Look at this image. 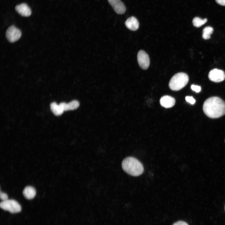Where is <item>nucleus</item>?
Returning <instances> with one entry per match:
<instances>
[{
	"label": "nucleus",
	"instance_id": "nucleus-1",
	"mask_svg": "<svg viewBox=\"0 0 225 225\" xmlns=\"http://www.w3.org/2000/svg\"><path fill=\"white\" fill-rule=\"evenodd\" d=\"M202 108L208 117L218 118L225 114V102L218 97H212L205 101Z\"/></svg>",
	"mask_w": 225,
	"mask_h": 225
},
{
	"label": "nucleus",
	"instance_id": "nucleus-2",
	"mask_svg": "<svg viewBox=\"0 0 225 225\" xmlns=\"http://www.w3.org/2000/svg\"><path fill=\"white\" fill-rule=\"evenodd\" d=\"M122 166L123 170L128 174L133 176L141 175L144 171L142 164L136 158L129 157L123 160Z\"/></svg>",
	"mask_w": 225,
	"mask_h": 225
},
{
	"label": "nucleus",
	"instance_id": "nucleus-3",
	"mask_svg": "<svg viewBox=\"0 0 225 225\" xmlns=\"http://www.w3.org/2000/svg\"><path fill=\"white\" fill-rule=\"evenodd\" d=\"M188 80V77L186 73L182 72L177 73L170 79L169 87L172 90H179L186 86Z\"/></svg>",
	"mask_w": 225,
	"mask_h": 225
},
{
	"label": "nucleus",
	"instance_id": "nucleus-4",
	"mask_svg": "<svg viewBox=\"0 0 225 225\" xmlns=\"http://www.w3.org/2000/svg\"><path fill=\"white\" fill-rule=\"evenodd\" d=\"M1 208L12 213L20 212L21 207L20 205L16 201L13 199H8L2 201L0 204Z\"/></svg>",
	"mask_w": 225,
	"mask_h": 225
},
{
	"label": "nucleus",
	"instance_id": "nucleus-5",
	"mask_svg": "<svg viewBox=\"0 0 225 225\" xmlns=\"http://www.w3.org/2000/svg\"><path fill=\"white\" fill-rule=\"evenodd\" d=\"M21 35V31L14 25L9 27L6 33L7 39L11 42H14L18 41L20 38Z\"/></svg>",
	"mask_w": 225,
	"mask_h": 225
},
{
	"label": "nucleus",
	"instance_id": "nucleus-6",
	"mask_svg": "<svg viewBox=\"0 0 225 225\" xmlns=\"http://www.w3.org/2000/svg\"><path fill=\"white\" fill-rule=\"evenodd\" d=\"M137 60L139 66L143 69H146L150 64V59L148 55L144 51L140 50L137 55Z\"/></svg>",
	"mask_w": 225,
	"mask_h": 225
},
{
	"label": "nucleus",
	"instance_id": "nucleus-7",
	"mask_svg": "<svg viewBox=\"0 0 225 225\" xmlns=\"http://www.w3.org/2000/svg\"><path fill=\"white\" fill-rule=\"evenodd\" d=\"M208 76L211 81L216 82H219L224 80L225 74L223 70L215 68L210 71Z\"/></svg>",
	"mask_w": 225,
	"mask_h": 225
},
{
	"label": "nucleus",
	"instance_id": "nucleus-8",
	"mask_svg": "<svg viewBox=\"0 0 225 225\" xmlns=\"http://www.w3.org/2000/svg\"><path fill=\"white\" fill-rule=\"evenodd\" d=\"M114 11L118 14H123L126 8L123 3L121 0H108Z\"/></svg>",
	"mask_w": 225,
	"mask_h": 225
},
{
	"label": "nucleus",
	"instance_id": "nucleus-9",
	"mask_svg": "<svg viewBox=\"0 0 225 225\" xmlns=\"http://www.w3.org/2000/svg\"><path fill=\"white\" fill-rule=\"evenodd\" d=\"M15 9L17 12L22 16L29 17L32 13L31 9L25 3H21L16 6Z\"/></svg>",
	"mask_w": 225,
	"mask_h": 225
},
{
	"label": "nucleus",
	"instance_id": "nucleus-10",
	"mask_svg": "<svg viewBox=\"0 0 225 225\" xmlns=\"http://www.w3.org/2000/svg\"><path fill=\"white\" fill-rule=\"evenodd\" d=\"M160 102L162 107L165 108H170L174 105L175 100L173 98L170 96L165 95L161 98Z\"/></svg>",
	"mask_w": 225,
	"mask_h": 225
},
{
	"label": "nucleus",
	"instance_id": "nucleus-11",
	"mask_svg": "<svg viewBox=\"0 0 225 225\" xmlns=\"http://www.w3.org/2000/svg\"><path fill=\"white\" fill-rule=\"evenodd\" d=\"M126 27L132 31H136L138 29L139 23L137 19L132 16L128 18L125 22Z\"/></svg>",
	"mask_w": 225,
	"mask_h": 225
},
{
	"label": "nucleus",
	"instance_id": "nucleus-12",
	"mask_svg": "<svg viewBox=\"0 0 225 225\" xmlns=\"http://www.w3.org/2000/svg\"><path fill=\"white\" fill-rule=\"evenodd\" d=\"M59 105L61 107L64 111L73 110L77 108L79 106V103L77 100H73L68 103L61 102Z\"/></svg>",
	"mask_w": 225,
	"mask_h": 225
},
{
	"label": "nucleus",
	"instance_id": "nucleus-13",
	"mask_svg": "<svg viewBox=\"0 0 225 225\" xmlns=\"http://www.w3.org/2000/svg\"><path fill=\"white\" fill-rule=\"evenodd\" d=\"M22 193L24 197L26 199H31L35 196L36 191L33 187L31 186H28L24 188Z\"/></svg>",
	"mask_w": 225,
	"mask_h": 225
},
{
	"label": "nucleus",
	"instance_id": "nucleus-14",
	"mask_svg": "<svg viewBox=\"0 0 225 225\" xmlns=\"http://www.w3.org/2000/svg\"><path fill=\"white\" fill-rule=\"evenodd\" d=\"M50 107L51 111L56 116H58L62 115L64 111L59 104L58 105L55 102L51 103Z\"/></svg>",
	"mask_w": 225,
	"mask_h": 225
},
{
	"label": "nucleus",
	"instance_id": "nucleus-15",
	"mask_svg": "<svg viewBox=\"0 0 225 225\" xmlns=\"http://www.w3.org/2000/svg\"><path fill=\"white\" fill-rule=\"evenodd\" d=\"M213 30V28L210 26H207L204 28L202 31V38L205 40L209 39Z\"/></svg>",
	"mask_w": 225,
	"mask_h": 225
},
{
	"label": "nucleus",
	"instance_id": "nucleus-16",
	"mask_svg": "<svg viewBox=\"0 0 225 225\" xmlns=\"http://www.w3.org/2000/svg\"><path fill=\"white\" fill-rule=\"evenodd\" d=\"M207 21L206 18L202 19L198 17H195L192 20V24L196 27L199 28L205 24Z\"/></svg>",
	"mask_w": 225,
	"mask_h": 225
},
{
	"label": "nucleus",
	"instance_id": "nucleus-17",
	"mask_svg": "<svg viewBox=\"0 0 225 225\" xmlns=\"http://www.w3.org/2000/svg\"><path fill=\"white\" fill-rule=\"evenodd\" d=\"M185 99L187 102L191 104H194L196 102L195 100L192 96H186Z\"/></svg>",
	"mask_w": 225,
	"mask_h": 225
},
{
	"label": "nucleus",
	"instance_id": "nucleus-18",
	"mask_svg": "<svg viewBox=\"0 0 225 225\" xmlns=\"http://www.w3.org/2000/svg\"><path fill=\"white\" fill-rule=\"evenodd\" d=\"M191 88L193 91L197 93L200 92L201 90L200 86L193 84L191 86Z\"/></svg>",
	"mask_w": 225,
	"mask_h": 225
},
{
	"label": "nucleus",
	"instance_id": "nucleus-19",
	"mask_svg": "<svg viewBox=\"0 0 225 225\" xmlns=\"http://www.w3.org/2000/svg\"><path fill=\"white\" fill-rule=\"evenodd\" d=\"M0 198L2 201H4L8 199V197L6 193L2 192L1 191L0 192Z\"/></svg>",
	"mask_w": 225,
	"mask_h": 225
},
{
	"label": "nucleus",
	"instance_id": "nucleus-20",
	"mask_svg": "<svg viewBox=\"0 0 225 225\" xmlns=\"http://www.w3.org/2000/svg\"><path fill=\"white\" fill-rule=\"evenodd\" d=\"M173 225H188L186 222L183 221H179L175 223Z\"/></svg>",
	"mask_w": 225,
	"mask_h": 225
},
{
	"label": "nucleus",
	"instance_id": "nucleus-21",
	"mask_svg": "<svg viewBox=\"0 0 225 225\" xmlns=\"http://www.w3.org/2000/svg\"><path fill=\"white\" fill-rule=\"evenodd\" d=\"M216 2L219 4L225 6V0H215Z\"/></svg>",
	"mask_w": 225,
	"mask_h": 225
},
{
	"label": "nucleus",
	"instance_id": "nucleus-22",
	"mask_svg": "<svg viewBox=\"0 0 225 225\" xmlns=\"http://www.w3.org/2000/svg\"></svg>",
	"mask_w": 225,
	"mask_h": 225
},
{
	"label": "nucleus",
	"instance_id": "nucleus-23",
	"mask_svg": "<svg viewBox=\"0 0 225 225\" xmlns=\"http://www.w3.org/2000/svg\"></svg>",
	"mask_w": 225,
	"mask_h": 225
}]
</instances>
